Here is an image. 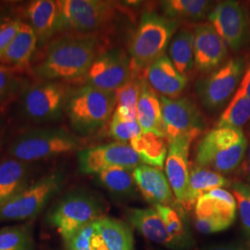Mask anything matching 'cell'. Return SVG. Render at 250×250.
Returning a JSON list of instances; mask_svg holds the SVG:
<instances>
[{"label":"cell","mask_w":250,"mask_h":250,"mask_svg":"<svg viewBox=\"0 0 250 250\" xmlns=\"http://www.w3.org/2000/svg\"><path fill=\"white\" fill-rule=\"evenodd\" d=\"M99 54L97 36L67 35L56 38L45 49L43 59L32 72L39 80L73 82L83 80Z\"/></svg>","instance_id":"1"},{"label":"cell","mask_w":250,"mask_h":250,"mask_svg":"<svg viewBox=\"0 0 250 250\" xmlns=\"http://www.w3.org/2000/svg\"><path fill=\"white\" fill-rule=\"evenodd\" d=\"M178 23L152 11L143 13L129 45L131 70L135 77L146 78L152 63L164 55Z\"/></svg>","instance_id":"2"},{"label":"cell","mask_w":250,"mask_h":250,"mask_svg":"<svg viewBox=\"0 0 250 250\" xmlns=\"http://www.w3.org/2000/svg\"><path fill=\"white\" fill-rule=\"evenodd\" d=\"M116 105L115 92L84 84L70 92L65 112L73 130L89 135L107 125Z\"/></svg>","instance_id":"3"},{"label":"cell","mask_w":250,"mask_h":250,"mask_svg":"<svg viewBox=\"0 0 250 250\" xmlns=\"http://www.w3.org/2000/svg\"><path fill=\"white\" fill-rule=\"evenodd\" d=\"M249 148L241 129L216 127L201 139L196 154V166L221 174L237 170Z\"/></svg>","instance_id":"4"},{"label":"cell","mask_w":250,"mask_h":250,"mask_svg":"<svg viewBox=\"0 0 250 250\" xmlns=\"http://www.w3.org/2000/svg\"><path fill=\"white\" fill-rule=\"evenodd\" d=\"M78 139L62 128H33L16 135L8 147L9 158L32 163L74 151Z\"/></svg>","instance_id":"5"},{"label":"cell","mask_w":250,"mask_h":250,"mask_svg":"<svg viewBox=\"0 0 250 250\" xmlns=\"http://www.w3.org/2000/svg\"><path fill=\"white\" fill-rule=\"evenodd\" d=\"M104 212L105 204L99 197L88 191L75 190L52 206L46 220L66 241L82 228L105 216Z\"/></svg>","instance_id":"6"},{"label":"cell","mask_w":250,"mask_h":250,"mask_svg":"<svg viewBox=\"0 0 250 250\" xmlns=\"http://www.w3.org/2000/svg\"><path fill=\"white\" fill-rule=\"evenodd\" d=\"M56 33L98 31L112 21L116 2L107 0H59Z\"/></svg>","instance_id":"7"},{"label":"cell","mask_w":250,"mask_h":250,"mask_svg":"<svg viewBox=\"0 0 250 250\" xmlns=\"http://www.w3.org/2000/svg\"><path fill=\"white\" fill-rule=\"evenodd\" d=\"M70 92L62 83L40 80L22 90L21 115L28 122L45 124L60 120Z\"/></svg>","instance_id":"8"},{"label":"cell","mask_w":250,"mask_h":250,"mask_svg":"<svg viewBox=\"0 0 250 250\" xmlns=\"http://www.w3.org/2000/svg\"><path fill=\"white\" fill-rule=\"evenodd\" d=\"M64 174L54 170L30 184L18 196L0 208V223L36 218L62 188Z\"/></svg>","instance_id":"9"},{"label":"cell","mask_w":250,"mask_h":250,"mask_svg":"<svg viewBox=\"0 0 250 250\" xmlns=\"http://www.w3.org/2000/svg\"><path fill=\"white\" fill-rule=\"evenodd\" d=\"M245 73V62L240 58L224 63L205 78L197 83V95L208 110L223 107L238 89Z\"/></svg>","instance_id":"10"},{"label":"cell","mask_w":250,"mask_h":250,"mask_svg":"<svg viewBox=\"0 0 250 250\" xmlns=\"http://www.w3.org/2000/svg\"><path fill=\"white\" fill-rule=\"evenodd\" d=\"M236 201L224 188L212 190L197 199L195 205L196 228L204 234L228 229L236 217Z\"/></svg>","instance_id":"11"},{"label":"cell","mask_w":250,"mask_h":250,"mask_svg":"<svg viewBox=\"0 0 250 250\" xmlns=\"http://www.w3.org/2000/svg\"><path fill=\"white\" fill-rule=\"evenodd\" d=\"M133 77L129 56L115 47L99 52L83 81L86 85L115 92Z\"/></svg>","instance_id":"12"},{"label":"cell","mask_w":250,"mask_h":250,"mask_svg":"<svg viewBox=\"0 0 250 250\" xmlns=\"http://www.w3.org/2000/svg\"><path fill=\"white\" fill-rule=\"evenodd\" d=\"M210 24L233 51H238L250 41V21L247 10L237 1L218 3L208 14Z\"/></svg>","instance_id":"13"},{"label":"cell","mask_w":250,"mask_h":250,"mask_svg":"<svg viewBox=\"0 0 250 250\" xmlns=\"http://www.w3.org/2000/svg\"><path fill=\"white\" fill-rule=\"evenodd\" d=\"M161 110L168 141L180 137L194 140L204 129V121L193 101L187 98L169 99L161 96Z\"/></svg>","instance_id":"14"},{"label":"cell","mask_w":250,"mask_h":250,"mask_svg":"<svg viewBox=\"0 0 250 250\" xmlns=\"http://www.w3.org/2000/svg\"><path fill=\"white\" fill-rule=\"evenodd\" d=\"M77 158L79 171L88 175L115 167L134 170L143 164L130 145L120 142L82 149Z\"/></svg>","instance_id":"15"},{"label":"cell","mask_w":250,"mask_h":250,"mask_svg":"<svg viewBox=\"0 0 250 250\" xmlns=\"http://www.w3.org/2000/svg\"><path fill=\"white\" fill-rule=\"evenodd\" d=\"M195 66L201 72L218 68L228 55L227 45L210 23L197 25L194 32Z\"/></svg>","instance_id":"16"},{"label":"cell","mask_w":250,"mask_h":250,"mask_svg":"<svg viewBox=\"0 0 250 250\" xmlns=\"http://www.w3.org/2000/svg\"><path fill=\"white\" fill-rule=\"evenodd\" d=\"M193 140L188 137H180L169 141L168 154L165 161L166 177L173 195L181 204L188 188L189 168V148Z\"/></svg>","instance_id":"17"},{"label":"cell","mask_w":250,"mask_h":250,"mask_svg":"<svg viewBox=\"0 0 250 250\" xmlns=\"http://www.w3.org/2000/svg\"><path fill=\"white\" fill-rule=\"evenodd\" d=\"M93 250H135L134 233L129 225L103 216L94 223Z\"/></svg>","instance_id":"18"},{"label":"cell","mask_w":250,"mask_h":250,"mask_svg":"<svg viewBox=\"0 0 250 250\" xmlns=\"http://www.w3.org/2000/svg\"><path fill=\"white\" fill-rule=\"evenodd\" d=\"M133 174L136 187L147 202L153 206H170L174 202L173 192L161 169L141 164L134 169Z\"/></svg>","instance_id":"19"},{"label":"cell","mask_w":250,"mask_h":250,"mask_svg":"<svg viewBox=\"0 0 250 250\" xmlns=\"http://www.w3.org/2000/svg\"><path fill=\"white\" fill-rule=\"evenodd\" d=\"M145 77L155 92L169 99H177L188 84V78L176 70L165 54L152 63Z\"/></svg>","instance_id":"20"},{"label":"cell","mask_w":250,"mask_h":250,"mask_svg":"<svg viewBox=\"0 0 250 250\" xmlns=\"http://www.w3.org/2000/svg\"><path fill=\"white\" fill-rule=\"evenodd\" d=\"M127 221L147 240L171 250H179L178 245L170 236L166 225L154 208H131L127 211Z\"/></svg>","instance_id":"21"},{"label":"cell","mask_w":250,"mask_h":250,"mask_svg":"<svg viewBox=\"0 0 250 250\" xmlns=\"http://www.w3.org/2000/svg\"><path fill=\"white\" fill-rule=\"evenodd\" d=\"M32 163L9 158L0 162V208L30 185Z\"/></svg>","instance_id":"22"},{"label":"cell","mask_w":250,"mask_h":250,"mask_svg":"<svg viewBox=\"0 0 250 250\" xmlns=\"http://www.w3.org/2000/svg\"><path fill=\"white\" fill-rule=\"evenodd\" d=\"M23 13L37 37V45L43 46L56 33L57 1L33 0L27 2Z\"/></svg>","instance_id":"23"},{"label":"cell","mask_w":250,"mask_h":250,"mask_svg":"<svg viewBox=\"0 0 250 250\" xmlns=\"http://www.w3.org/2000/svg\"><path fill=\"white\" fill-rule=\"evenodd\" d=\"M136 116L142 133H152L166 138L163 127L161 99L148 84L147 81L145 79L142 82L138 98Z\"/></svg>","instance_id":"24"},{"label":"cell","mask_w":250,"mask_h":250,"mask_svg":"<svg viewBox=\"0 0 250 250\" xmlns=\"http://www.w3.org/2000/svg\"><path fill=\"white\" fill-rule=\"evenodd\" d=\"M37 47V37L34 29L25 21H20L18 33L7 50L0 57V63L11 69L27 67Z\"/></svg>","instance_id":"25"},{"label":"cell","mask_w":250,"mask_h":250,"mask_svg":"<svg viewBox=\"0 0 250 250\" xmlns=\"http://www.w3.org/2000/svg\"><path fill=\"white\" fill-rule=\"evenodd\" d=\"M229 186L231 182L223 174L195 165L190 169L188 188L181 205L186 209H192L199 197L215 189Z\"/></svg>","instance_id":"26"},{"label":"cell","mask_w":250,"mask_h":250,"mask_svg":"<svg viewBox=\"0 0 250 250\" xmlns=\"http://www.w3.org/2000/svg\"><path fill=\"white\" fill-rule=\"evenodd\" d=\"M129 144L142 163L159 169L163 168L168 154V146L163 137L152 133H141Z\"/></svg>","instance_id":"27"},{"label":"cell","mask_w":250,"mask_h":250,"mask_svg":"<svg viewBox=\"0 0 250 250\" xmlns=\"http://www.w3.org/2000/svg\"><path fill=\"white\" fill-rule=\"evenodd\" d=\"M169 53L176 70L188 78L195 66L194 33L188 29L178 32L170 41Z\"/></svg>","instance_id":"28"},{"label":"cell","mask_w":250,"mask_h":250,"mask_svg":"<svg viewBox=\"0 0 250 250\" xmlns=\"http://www.w3.org/2000/svg\"><path fill=\"white\" fill-rule=\"evenodd\" d=\"M160 5L165 17L176 22L202 20L211 10V2L207 0H165Z\"/></svg>","instance_id":"29"},{"label":"cell","mask_w":250,"mask_h":250,"mask_svg":"<svg viewBox=\"0 0 250 250\" xmlns=\"http://www.w3.org/2000/svg\"><path fill=\"white\" fill-rule=\"evenodd\" d=\"M133 170L126 168H110L96 174L101 187L116 196H130L135 192L136 184Z\"/></svg>","instance_id":"30"},{"label":"cell","mask_w":250,"mask_h":250,"mask_svg":"<svg viewBox=\"0 0 250 250\" xmlns=\"http://www.w3.org/2000/svg\"><path fill=\"white\" fill-rule=\"evenodd\" d=\"M250 120V98L238 88L220 117L217 127L241 129Z\"/></svg>","instance_id":"31"},{"label":"cell","mask_w":250,"mask_h":250,"mask_svg":"<svg viewBox=\"0 0 250 250\" xmlns=\"http://www.w3.org/2000/svg\"><path fill=\"white\" fill-rule=\"evenodd\" d=\"M0 250H35L33 224L26 223L1 228Z\"/></svg>","instance_id":"32"},{"label":"cell","mask_w":250,"mask_h":250,"mask_svg":"<svg viewBox=\"0 0 250 250\" xmlns=\"http://www.w3.org/2000/svg\"><path fill=\"white\" fill-rule=\"evenodd\" d=\"M153 208L161 216L170 236L177 243L179 250H185L190 248L193 245V240L184 219L178 211L170 206L156 205L153 206Z\"/></svg>","instance_id":"33"},{"label":"cell","mask_w":250,"mask_h":250,"mask_svg":"<svg viewBox=\"0 0 250 250\" xmlns=\"http://www.w3.org/2000/svg\"><path fill=\"white\" fill-rule=\"evenodd\" d=\"M144 79L145 78L134 76L124 86L115 91L117 98L115 111L121 116L137 120V102Z\"/></svg>","instance_id":"34"},{"label":"cell","mask_w":250,"mask_h":250,"mask_svg":"<svg viewBox=\"0 0 250 250\" xmlns=\"http://www.w3.org/2000/svg\"><path fill=\"white\" fill-rule=\"evenodd\" d=\"M232 194L238 209L242 231L250 245V187L249 184L236 181L231 184Z\"/></svg>","instance_id":"35"},{"label":"cell","mask_w":250,"mask_h":250,"mask_svg":"<svg viewBox=\"0 0 250 250\" xmlns=\"http://www.w3.org/2000/svg\"><path fill=\"white\" fill-rule=\"evenodd\" d=\"M109 133L118 142L126 144L130 143V141L141 134L142 130L137 120L121 116L114 111L111 118Z\"/></svg>","instance_id":"36"},{"label":"cell","mask_w":250,"mask_h":250,"mask_svg":"<svg viewBox=\"0 0 250 250\" xmlns=\"http://www.w3.org/2000/svg\"><path fill=\"white\" fill-rule=\"evenodd\" d=\"M22 82L13 72V69L0 63V104L7 102L20 91Z\"/></svg>","instance_id":"37"},{"label":"cell","mask_w":250,"mask_h":250,"mask_svg":"<svg viewBox=\"0 0 250 250\" xmlns=\"http://www.w3.org/2000/svg\"><path fill=\"white\" fill-rule=\"evenodd\" d=\"M94 234V224H91L78 232H75L72 237L64 241L66 250H93L92 237Z\"/></svg>","instance_id":"38"},{"label":"cell","mask_w":250,"mask_h":250,"mask_svg":"<svg viewBox=\"0 0 250 250\" xmlns=\"http://www.w3.org/2000/svg\"><path fill=\"white\" fill-rule=\"evenodd\" d=\"M21 20H8L0 22V57L9 47L18 33Z\"/></svg>","instance_id":"39"},{"label":"cell","mask_w":250,"mask_h":250,"mask_svg":"<svg viewBox=\"0 0 250 250\" xmlns=\"http://www.w3.org/2000/svg\"><path fill=\"white\" fill-rule=\"evenodd\" d=\"M237 174L239 178L250 184V146L248 148L247 154L237 169Z\"/></svg>","instance_id":"40"},{"label":"cell","mask_w":250,"mask_h":250,"mask_svg":"<svg viewBox=\"0 0 250 250\" xmlns=\"http://www.w3.org/2000/svg\"><path fill=\"white\" fill-rule=\"evenodd\" d=\"M238 88L241 89L244 93H246L250 98V62L245 71L241 83Z\"/></svg>","instance_id":"41"},{"label":"cell","mask_w":250,"mask_h":250,"mask_svg":"<svg viewBox=\"0 0 250 250\" xmlns=\"http://www.w3.org/2000/svg\"><path fill=\"white\" fill-rule=\"evenodd\" d=\"M207 250H247L235 246H213Z\"/></svg>","instance_id":"42"},{"label":"cell","mask_w":250,"mask_h":250,"mask_svg":"<svg viewBox=\"0 0 250 250\" xmlns=\"http://www.w3.org/2000/svg\"><path fill=\"white\" fill-rule=\"evenodd\" d=\"M3 126H4V119H3L2 115L0 114V133H1L2 129H3Z\"/></svg>","instance_id":"43"},{"label":"cell","mask_w":250,"mask_h":250,"mask_svg":"<svg viewBox=\"0 0 250 250\" xmlns=\"http://www.w3.org/2000/svg\"><path fill=\"white\" fill-rule=\"evenodd\" d=\"M2 7H3V4L0 2V13L2 12V11H1V10H2Z\"/></svg>","instance_id":"44"},{"label":"cell","mask_w":250,"mask_h":250,"mask_svg":"<svg viewBox=\"0 0 250 250\" xmlns=\"http://www.w3.org/2000/svg\"></svg>","instance_id":"45"}]
</instances>
